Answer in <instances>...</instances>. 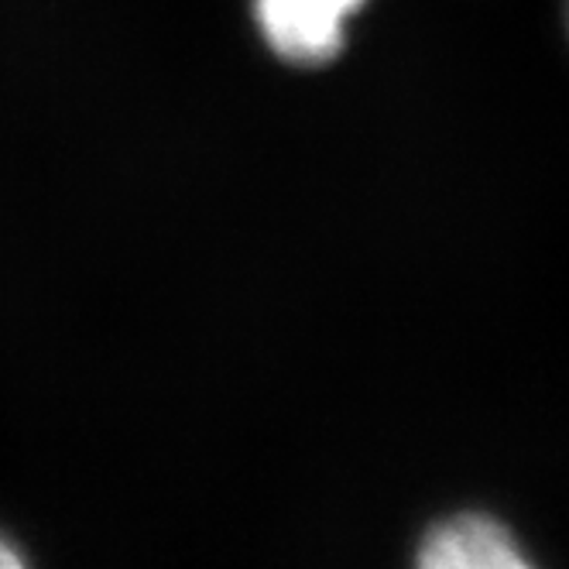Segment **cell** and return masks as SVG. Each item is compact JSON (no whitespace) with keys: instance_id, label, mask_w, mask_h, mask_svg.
<instances>
[{"instance_id":"1","label":"cell","mask_w":569,"mask_h":569,"mask_svg":"<svg viewBox=\"0 0 569 569\" xmlns=\"http://www.w3.org/2000/svg\"><path fill=\"white\" fill-rule=\"evenodd\" d=\"M371 0H251L261 46L292 69H322L347 52L350 24Z\"/></svg>"},{"instance_id":"2","label":"cell","mask_w":569,"mask_h":569,"mask_svg":"<svg viewBox=\"0 0 569 569\" xmlns=\"http://www.w3.org/2000/svg\"><path fill=\"white\" fill-rule=\"evenodd\" d=\"M422 569H525L532 556L511 528L487 511H457L426 528L416 546Z\"/></svg>"},{"instance_id":"3","label":"cell","mask_w":569,"mask_h":569,"mask_svg":"<svg viewBox=\"0 0 569 569\" xmlns=\"http://www.w3.org/2000/svg\"><path fill=\"white\" fill-rule=\"evenodd\" d=\"M21 566H28L24 549L8 532H0V569H21Z\"/></svg>"},{"instance_id":"4","label":"cell","mask_w":569,"mask_h":569,"mask_svg":"<svg viewBox=\"0 0 569 569\" xmlns=\"http://www.w3.org/2000/svg\"><path fill=\"white\" fill-rule=\"evenodd\" d=\"M562 14H566V34H569V0L562 4Z\"/></svg>"}]
</instances>
